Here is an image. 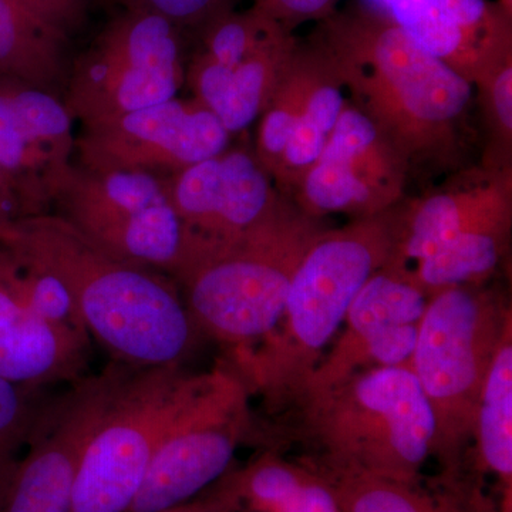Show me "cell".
I'll use <instances>...</instances> for the list:
<instances>
[{
    "label": "cell",
    "mask_w": 512,
    "mask_h": 512,
    "mask_svg": "<svg viewBox=\"0 0 512 512\" xmlns=\"http://www.w3.org/2000/svg\"><path fill=\"white\" fill-rule=\"evenodd\" d=\"M50 207L123 261L154 269L177 284L190 269V245L165 175L73 163L57 181Z\"/></svg>",
    "instance_id": "52a82bcc"
},
{
    "label": "cell",
    "mask_w": 512,
    "mask_h": 512,
    "mask_svg": "<svg viewBox=\"0 0 512 512\" xmlns=\"http://www.w3.org/2000/svg\"><path fill=\"white\" fill-rule=\"evenodd\" d=\"M329 134H326L322 128L316 126L308 117L299 114L293 127L291 138L286 144L278 167L286 170L305 171V174L318 163L323 150H325L326 141Z\"/></svg>",
    "instance_id": "cb8c5ba5"
},
{
    "label": "cell",
    "mask_w": 512,
    "mask_h": 512,
    "mask_svg": "<svg viewBox=\"0 0 512 512\" xmlns=\"http://www.w3.org/2000/svg\"><path fill=\"white\" fill-rule=\"evenodd\" d=\"M111 362L56 399H47L20 458L0 512H72L74 483L84 448L106 410L119 377Z\"/></svg>",
    "instance_id": "8fae6325"
},
{
    "label": "cell",
    "mask_w": 512,
    "mask_h": 512,
    "mask_svg": "<svg viewBox=\"0 0 512 512\" xmlns=\"http://www.w3.org/2000/svg\"><path fill=\"white\" fill-rule=\"evenodd\" d=\"M345 110V97L335 84H320L309 92L301 113L326 134L332 133L336 121Z\"/></svg>",
    "instance_id": "4316f807"
},
{
    "label": "cell",
    "mask_w": 512,
    "mask_h": 512,
    "mask_svg": "<svg viewBox=\"0 0 512 512\" xmlns=\"http://www.w3.org/2000/svg\"><path fill=\"white\" fill-rule=\"evenodd\" d=\"M286 512H342V510L332 487L318 474L316 480L306 488L301 500Z\"/></svg>",
    "instance_id": "83f0119b"
},
{
    "label": "cell",
    "mask_w": 512,
    "mask_h": 512,
    "mask_svg": "<svg viewBox=\"0 0 512 512\" xmlns=\"http://www.w3.org/2000/svg\"><path fill=\"white\" fill-rule=\"evenodd\" d=\"M92 338L37 315L0 279V377L46 389L83 379Z\"/></svg>",
    "instance_id": "5bb4252c"
},
{
    "label": "cell",
    "mask_w": 512,
    "mask_h": 512,
    "mask_svg": "<svg viewBox=\"0 0 512 512\" xmlns=\"http://www.w3.org/2000/svg\"><path fill=\"white\" fill-rule=\"evenodd\" d=\"M0 242L62 282L111 362L184 366L204 338L173 278L109 254L55 212L10 221Z\"/></svg>",
    "instance_id": "6da1fadb"
},
{
    "label": "cell",
    "mask_w": 512,
    "mask_h": 512,
    "mask_svg": "<svg viewBox=\"0 0 512 512\" xmlns=\"http://www.w3.org/2000/svg\"><path fill=\"white\" fill-rule=\"evenodd\" d=\"M471 231L507 232V202L497 194L433 195L417 207L406 231L397 232L393 261L419 264Z\"/></svg>",
    "instance_id": "2e32d148"
},
{
    "label": "cell",
    "mask_w": 512,
    "mask_h": 512,
    "mask_svg": "<svg viewBox=\"0 0 512 512\" xmlns=\"http://www.w3.org/2000/svg\"><path fill=\"white\" fill-rule=\"evenodd\" d=\"M495 114L505 131L511 133L512 128V69L511 64H504L498 70L491 90Z\"/></svg>",
    "instance_id": "f1b7e54d"
},
{
    "label": "cell",
    "mask_w": 512,
    "mask_h": 512,
    "mask_svg": "<svg viewBox=\"0 0 512 512\" xmlns=\"http://www.w3.org/2000/svg\"><path fill=\"white\" fill-rule=\"evenodd\" d=\"M369 153L356 160L319 158L303 181L309 207L316 212L367 211L370 215L383 208L370 184V178L375 181V177L357 170Z\"/></svg>",
    "instance_id": "44dd1931"
},
{
    "label": "cell",
    "mask_w": 512,
    "mask_h": 512,
    "mask_svg": "<svg viewBox=\"0 0 512 512\" xmlns=\"http://www.w3.org/2000/svg\"><path fill=\"white\" fill-rule=\"evenodd\" d=\"M124 9L144 10L170 20L177 28L207 25L225 12L224 0H120Z\"/></svg>",
    "instance_id": "603a6c76"
},
{
    "label": "cell",
    "mask_w": 512,
    "mask_h": 512,
    "mask_svg": "<svg viewBox=\"0 0 512 512\" xmlns=\"http://www.w3.org/2000/svg\"><path fill=\"white\" fill-rule=\"evenodd\" d=\"M211 490V503L201 512H241L237 498L217 481Z\"/></svg>",
    "instance_id": "f546056e"
},
{
    "label": "cell",
    "mask_w": 512,
    "mask_h": 512,
    "mask_svg": "<svg viewBox=\"0 0 512 512\" xmlns=\"http://www.w3.org/2000/svg\"><path fill=\"white\" fill-rule=\"evenodd\" d=\"M211 503V490L205 494L198 495L194 500L188 501V503L178 505V507L171 508V510L163 512H201Z\"/></svg>",
    "instance_id": "4dcf8cb0"
},
{
    "label": "cell",
    "mask_w": 512,
    "mask_h": 512,
    "mask_svg": "<svg viewBox=\"0 0 512 512\" xmlns=\"http://www.w3.org/2000/svg\"><path fill=\"white\" fill-rule=\"evenodd\" d=\"M247 387L227 365L197 373L127 512H163L210 490L252 431Z\"/></svg>",
    "instance_id": "9c48e42d"
},
{
    "label": "cell",
    "mask_w": 512,
    "mask_h": 512,
    "mask_svg": "<svg viewBox=\"0 0 512 512\" xmlns=\"http://www.w3.org/2000/svg\"><path fill=\"white\" fill-rule=\"evenodd\" d=\"M70 39L26 8L0 0V73L57 94L66 87L72 60Z\"/></svg>",
    "instance_id": "9a60e30c"
},
{
    "label": "cell",
    "mask_w": 512,
    "mask_h": 512,
    "mask_svg": "<svg viewBox=\"0 0 512 512\" xmlns=\"http://www.w3.org/2000/svg\"><path fill=\"white\" fill-rule=\"evenodd\" d=\"M332 487L342 512H466L451 495H434L419 484L316 466L313 468Z\"/></svg>",
    "instance_id": "ac0fdd59"
},
{
    "label": "cell",
    "mask_w": 512,
    "mask_h": 512,
    "mask_svg": "<svg viewBox=\"0 0 512 512\" xmlns=\"http://www.w3.org/2000/svg\"><path fill=\"white\" fill-rule=\"evenodd\" d=\"M325 49L362 97L379 134L383 130L403 153L429 148L473 96L463 74L372 9L329 19Z\"/></svg>",
    "instance_id": "3957f363"
},
{
    "label": "cell",
    "mask_w": 512,
    "mask_h": 512,
    "mask_svg": "<svg viewBox=\"0 0 512 512\" xmlns=\"http://www.w3.org/2000/svg\"><path fill=\"white\" fill-rule=\"evenodd\" d=\"M183 82L177 26L124 9L72 63L63 101L84 127L173 100Z\"/></svg>",
    "instance_id": "30bf717a"
},
{
    "label": "cell",
    "mask_w": 512,
    "mask_h": 512,
    "mask_svg": "<svg viewBox=\"0 0 512 512\" xmlns=\"http://www.w3.org/2000/svg\"><path fill=\"white\" fill-rule=\"evenodd\" d=\"M296 406L318 466L419 484L434 454L433 413L410 366L363 370Z\"/></svg>",
    "instance_id": "277c9868"
},
{
    "label": "cell",
    "mask_w": 512,
    "mask_h": 512,
    "mask_svg": "<svg viewBox=\"0 0 512 512\" xmlns=\"http://www.w3.org/2000/svg\"><path fill=\"white\" fill-rule=\"evenodd\" d=\"M396 241L397 229L375 215L320 232L293 275L278 326L231 366L249 394L271 407L295 404L357 293L393 258Z\"/></svg>",
    "instance_id": "7a4b0ae2"
},
{
    "label": "cell",
    "mask_w": 512,
    "mask_h": 512,
    "mask_svg": "<svg viewBox=\"0 0 512 512\" xmlns=\"http://www.w3.org/2000/svg\"><path fill=\"white\" fill-rule=\"evenodd\" d=\"M511 323L510 309L471 285L443 289L427 303L410 367L433 413V456L448 474L474 439L485 380Z\"/></svg>",
    "instance_id": "8992f818"
},
{
    "label": "cell",
    "mask_w": 512,
    "mask_h": 512,
    "mask_svg": "<svg viewBox=\"0 0 512 512\" xmlns=\"http://www.w3.org/2000/svg\"><path fill=\"white\" fill-rule=\"evenodd\" d=\"M278 207L261 224L212 252L181 282L184 301L204 338L217 340L234 366L274 332L293 275L320 234Z\"/></svg>",
    "instance_id": "5b68a950"
},
{
    "label": "cell",
    "mask_w": 512,
    "mask_h": 512,
    "mask_svg": "<svg viewBox=\"0 0 512 512\" xmlns=\"http://www.w3.org/2000/svg\"><path fill=\"white\" fill-rule=\"evenodd\" d=\"M505 239L507 232H464L419 262L414 278L430 296L453 286L473 284L494 271L503 256Z\"/></svg>",
    "instance_id": "ffe728a7"
},
{
    "label": "cell",
    "mask_w": 512,
    "mask_h": 512,
    "mask_svg": "<svg viewBox=\"0 0 512 512\" xmlns=\"http://www.w3.org/2000/svg\"><path fill=\"white\" fill-rule=\"evenodd\" d=\"M338 0H255L254 8L282 28L302 20L328 15Z\"/></svg>",
    "instance_id": "484cf974"
},
{
    "label": "cell",
    "mask_w": 512,
    "mask_h": 512,
    "mask_svg": "<svg viewBox=\"0 0 512 512\" xmlns=\"http://www.w3.org/2000/svg\"><path fill=\"white\" fill-rule=\"evenodd\" d=\"M36 16L69 37L82 28L96 0H20Z\"/></svg>",
    "instance_id": "d4e9b609"
},
{
    "label": "cell",
    "mask_w": 512,
    "mask_h": 512,
    "mask_svg": "<svg viewBox=\"0 0 512 512\" xmlns=\"http://www.w3.org/2000/svg\"><path fill=\"white\" fill-rule=\"evenodd\" d=\"M229 133L200 103L164 101L83 127L77 164L92 170L170 175L227 151Z\"/></svg>",
    "instance_id": "7c38bea8"
},
{
    "label": "cell",
    "mask_w": 512,
    "mask_h": 512,
    "mask_svg": "<svg viewBox=\"0 0 512 512\" xmlns=\"http://www.w3.org/2000/svg\"><path fill=\"white\" fill-rule=\"evenodd\" d=\"M194 377L184 366L120 365L80 460L72 512H127Z\"/></svg>",
    "instance_id": "ba28073f"
},
{
    "label": "cell",
    "mask_w": 512,
    "mask_h": 512,
    "mask_svg": "<svg viewBox=\"0 0 512 512\" xmlns=\"http://www.w3.org/2000/svg\"><path fill=\"white\" fill-rule=\"evenodd\" d=\"M43 390L0 377V503L47 402Z\"/></svg>",
    "instance_id": "7402d4cb"
},
{
    "label": "cell",
    "mask_w": 512,
    "mask_h": 512,
    "mask_svg": "<svg viewBox=\"0 0 512 512\" xmlns=\"http://www.w3.org/2000/svg\"><path fill=\"white\" fill-rule=\"evenodd\" d=\"M316 477L312 468L265 453L241 470H229L220 483L237 498L241 512H286L301 500Z\"/></svg>",
    "instance_id": "d6986e66"
},
{
    "label": "cell",
    "mask_w": 512,
    "mask_h": 512,
    "mask_svg": "<svg viewBox=\"0 0 512 512\" xmlns=\"http://www.w3.org/2000/svg\"><path fill=\"white\" fill-rule=\"evenodd\" d=\"M481 470L493 474L503 490L501 512H511L512 498V323L485 380L476 433Z\"/></svg>",
    "instance_id": "e0dca14e"
},
{
    "label": "cell",
    "mask_w": 512,
    "mask_h": 512,
    "mask_svg": "<svg viewBox=\"0 0 512 512\" xmlns=\"http://www.w3.org/2000/svg\"><path fill=\"white\" fill-rule=\"evenodd\" d=\"M430 298L412 271L390 259L353 299L342 335L320 359L295 404L355 375L366 353L384 348L397 333L420 325Z\"/></svg>",
    "instance_id": "4fadbf2b"
}]
</instances>
